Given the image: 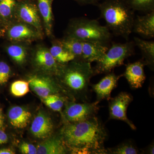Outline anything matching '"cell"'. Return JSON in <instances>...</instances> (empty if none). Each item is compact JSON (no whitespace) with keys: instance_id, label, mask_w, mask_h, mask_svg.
Segmentation results:
<instances>
[{"instance_id":"836d02e7","label":"cell","mask_w":154,"mask_h":154,"mask_svg":"<svg viewBox=\"0 0 154 154\" xmlns=\"http://www.w3.org/2000/svg\"><path fill=\"white\" fill-rule=\"evenodd\" d=\"M14 151L10 149L4 148L0 149V154H14Z\"/></svg>"},{"instance_id":"6da1fadb","label":"cell","mask_w":154,"mask_h":154,"mask_svg":"<svg viewBox=\"0 0 154 154\" xmlns=\"http://www.w3.org/2000/svg\"><path fill=\"white\" fill-rule=\"evenodd\" d=\"M60 139L73 154H107L105 126L97 116L80 122L67 123L60 131Z\"/></svg>"},{"instance_id":"44dd1931","label":"cell","mask_w":154,"mask_h":154,"mask_svg":"<svg viewBox=\"0 0 154 154\" xmlns=\"http://www.w3.org/2000/svg\"><path fill=\"white\" fill-rule=\"evenodd\" d=\"M57 43L74 55L75 59H81L82 53V42L75 38L67 37L61 41L58 42Z\"/></svg>"},{"instance_id":"e575fe53","label":"cell","mask_w":154,"mask_h":154,"mask_svg":"<svg viewBox=\"0 0 154 154\" xmlns=\"http://www.w3.org/2000/svg\"><path fill=\"white\" fill-rule=\"evenodd\" d=\"M154 152V146L153 144L150 145L147 149V152L150 154H153Z\"/></svg>"},{"instance_id":"30bf717a","label":"cell","mask_w":154,"mask_h":154,"mask_svg":"<svg viewBox=\"0 0 154 154\" xmlns=\"http://www.w3.org/2000/svg\"><path fill=\"white\" fill-rule=\"evenodd\" d=\"M28 82L30 88L42 99L51 94H57L60 91L56 85L45 77L32 76L29 78Z\"/></svg>"},{"instance_id":"d6a6232c","label":"cell","mask_w":154,"mask_h":154,"mask_svg":"<svg viewBox=\"0 0 154 154\" xmlns=\"http://www.w3.org/2000/svg\"><path fill=\"white\" fill-rule=\"evenodd\" d=\"M5 126V117L3 114L2 109L0 107V129H3Z\"/></svg>"},{"instance_id":"4316f807","label":"cell","mask_w":154,"mask_h":154,"mask_svg":"<svg viewBox=\"0 0 154 154\" xmlns=\"http://www.w3.org/2000/svg\"><path fill=\"white\" fill-rule=\"evenodd\" d=\"M28 82L19 80L12 83L11 87V94L17 97L25 96L29 92Z\"/></svg>"},{"instance_id":"277c9868","label":"cell","mask_w":154,"mask_h":154,"mask_svg":"<svg viewBox=\"0 0 154 154\" xmlns=\"http://www.w3.org/2000/svg\"><path fill=\"white\" fill-rule=\"evenodd\" d=\"M68 37L82 42H97L107 44L112 34L106 26H102L96 19L83 18L75 20L70 25Z\"/></svg>"},{"instance_id":"f546056e","label":"cell","mask_w":154,"mask_h":154,"mask_svg":"<svg viewBox=\"0 0 154 154\" xmlns=\"http://www.w3.org/2000/svg\"><path fill=\"white\" fill-rule=\"evenodd\" d=\"M21 153L24 154H37V148L33 145L23 143L20 146Z\"/></svg>"},{"instance_id":"4dcf8cb0","label":"cell","mask_w":154,"mask_h":154,"mask_svg":"<svg viewBox=\"0 0 154 154\" xmlns=\"http://www.w3.org/2000/svg\"><path fill=\"white\" fill-rule=\"evenodd\" d=\"M8 135L4 131V130L0 129V146L8 143Z\"/></svg>"},{"instance_id":"ac0fdd59","label":"cell","mask_w":154,"mask_h":154,"mask_svg":"<svg viewBox=\"0 0 154 154\" xmlns=\"http://www.w3.org/2000/svg\"><path fill=\"white\" fill-rule=\"evenodd\" d=\"M38 11L43 18L48 35L51 33L52 27V3L53 0H36Z\"/></svg>"},{"instance_id":"52a82bcc","label":"cell","mask_w":154,"mask_h":154,"mask_svg":"<svg viewBox=\"0 0 154 154\" xmlns=\"http://www.w3.org/2000/svg\"><path fill=\"white\" fill-rule=\"evenodd\" d=\"M133 96L131 94L122 92L117 96L109 100V119L121 120L127 123L131 129L135 130L136 127L132 122L128 118L127 110L132 102Z\"/></svg>"},{"instance_id":"8992f818","label":"cell","mask_w":154,"mask_h":154,"mask_svg":"<svg viewBox=\"0 0 154 154\" xmlns=\"http://www.w3.org/2000/svg\"><path fill=\"white\" fill-rule=\"evenodd\" d=\"M99 101L83 103H69L63 113L64 119L67 123L85 121L96 116L99 109Z\"/></svg>"},{"instance_id":"d590c367","label":"cell","mask_w":154,"mask_h":154,"mask_svg":"<svg viewBox=\"0 0 154 154\" xmlns=\"http://www.w3.org/2000/svg\"><path fill=\"white\" fill-rule=\"evenodd\" d=\"M2 0H0V2H1V1H2Z\"/></svg>"},{"instance_id":"7a4b0ae2","label":"cell","mask_w":154,"mask_h":154,"mask_svg":"<svg viewBox=\"0 0 154 154\" xmlns=\"http://www.w3.org/2000/svg\"><path fill=\"white\" fill-rule=\"evenodd\" d=\"M97 5L110 32L128 41L135 16L126 0H104Z\"/></svg>"},{"instance_id":"2e32d148","label":"cell","mask_w":154,"mask_h":154,"mask_svg":"<svg viewBox=\"0 0 154 154\" xmlns=\"http://www.w3.org/2000/svg\"><path fill=\"white\" fill-rule=\"evenodd\" d=\"M37 154H66L67 150L60 137L53 138L44 141L37 146Z\"/></svg>"},{"instance_id":"f1b7e54d","label":"cell","mask_w":154,"mask_h":154,"mask_svg":"<svg viewBox=\"0 0 154 154\" xmlns=\"http://www.w3.org/2000/svg\"><path fill=\"white\" fill-rule=\"evenodd\" d=\"M10 66L4 62H0V85L5 84L8 81L11 75Z\"/></svg>"},{"instance_id":"5b68a950","label":"cell","mask_w":154,"mask_h":154,"mask_svg":"<svg viewBox=\"0 0 154 154\" xmlns=\"http://www.w3.org/2000/svg\"><path fill=\"white\" fill-rule=\"evenodd\" d=\"M135 46L134 42L132 41L113 43L103 58L96 62L93 68L95 75L109 73L115 68L122 65L125 59L133 55Z\"/></svg>"},{"instance_id":"d6986e66","label":"cell","mask_w":154,"mask_h":154,"mask_svg":"<svg viewBox=\"0 0 154 154\" xmlns=\"http://www.w3.org/2000/svg\"><path fill=\"white\" fill-rule=\"evenodd\" d=\"M8 36L12 40H22L33 38L36 36V34L32 29L26 25H17L9 30Z\"/></svg>"},{"instance_id":"83f0119b","label":"cell","mask_w":154,"mask_h":154,"mask_svg":"<svg viewBox=\"0 0 154 154\" xmlns=\"http://www.w3.org/2000/svg\"><path fill=\"white\" fill-rule=\"evenodd\" d=\"M16 5V0H2L0 2V15L4 18L9 17Z\"/></svg>"},{"instance_id":"7c38bea8","label":"cell","mask_w":154,"mask_h":154,"mask_svg":"<svg viewBox=\"0 0 154 154\" xmlns=\"http://www.w3.org/2000/svg\"><path fill=\"white\" fill-rule=\"evenodd\" d=\"M53 130V124L51 118L43 112H38L30 127L32 134L38 138H46L52 134Z\"/></svg>"},{"instance_id":"484cf974","label":"cell","mask_w":154,"mask_h":154,"mask_svg":"<svg viewBox=\"0 0 154 154\" xmlns=\"http://www.w3.org/2000/svg\"><path fill=\"white\" fill-rule=\"evenodd\" d=\"M8 54L16 62L22 64L25 61L26 52L25 48L19 45H11L8 47Z\"/></svg>"},{"instance_id":"cb8c5ba5","label":"cell","mask_w":154,"mask_h":154,"mask_svg":"<svg viewBox=\"0 0 154 154\" xmlns=\"http://www.w3.org/2000/svg\"><path fill=\"white\" fill-rule=\"evenodd\" d=\"M134 11L149 13L154 11V0H126Z\"/></svg>"},{"instance_id":"5bb4252c","label":"cell","mask_w":154,"mask_h":154,"mask_svg":"<svg viewBox=\"0 0 154 154\" xmlns=\"http://www.w3.org/2000/svg\"><path fill=\"white\" fill-rule=\"evenodd\" d=\"M133 31L147 38L154 37V11L135 17Z\"/></svg>"},{"instance_id":"4fadbf2b","label":"cell","mask_w":154,"mask_h":154,"mask_svg":"<svg viewBox=\"0 0 154 154\" xmlns=\"http://www.w3.org/2000/svg\"><path fill=\"white\" fill-rule=\"evenodd\" d=\"M37 6L29 1L20 3L18 6V12L20 19L39 30H41V26Z\"/></svg>"},{"instance_id":"d4e9b609","label":"cell","mask_w":154,"mask_h":154,"mask_svg":"<svg viewBox=\"0 0 154 154\" xmlns=\"http://www.w3.org/2000/svg\"><path fill=\"white\" fill-rule=\"evenodd\" d=\"M43 101L45 104L51 110L61 112L64 105L65 99L59 95L54 94L43 98Z\"/></svg>"},{"instance_id":"7402d4cb","label":"cell","mask_w":154,"mask_h":154,"mask_svg":"<svg viewBox=\"0 0 154 154\" xmlns=\"http://www.w3.org/2000/svg\"><path fill=\"white\" fill-rule=\"evenodd\" d=\"M50 52L56 61L60 63H68L75 59L74 55L58 43L51 48Z\"/></svg>"},{"instance_id":"8fae6325","label":"cell","mask_w":154,"mask_h":154,"mask_svg":"<svg viewBox=\"0 0 154 154\" xmlns=\"http://www.w3.org/2000/svg\"><path fill=\"white\" fill-rule=\"evenodd\" d=\"M109 49L107 44L97 42H82L81 59L91 63L99 61L104 57Z\"/></svg>"},{"instance_id":"9a60e30c","label":"cell","mask_w":154,"mask_h":154,"mask_svg":"<svg viewBox=\"0 0 154 154\" xmlns=\"http://www.w3.org/2000/svg\"><path fill=\"white\" fill-rule=\"evenodd\" d=\"M8 117L12 126L22 129L26 127L29 124L31 114L24 107L16 106L9 109Z\"/></svg>"},{"instance_id":"9c48e42d","label":"cell","mask_w":154,"mask_h":154,"mask_svg":"<svg viewBox=\"0 0 154 154\" xmlns=\"http://www.w3.org/2000/svg\"><path fill=\"white\" fill-rule=\"evenodd\" d=\"M145 66L146 64L143 59L127 65L125 72L122 75L133 89L142 87L146 79L144 71Z\"/></svg>"},{"instance_id":"ffe728a7","label":"cell","mask_w":154,"mask_h":154,"mask_svg":"<svg viewBox=\"0 0 154 154\" xmlns=\"http://www.w3.org/2000/svg\"><path fill=\"white\" fill-rule=\"evenodd\" d=\"M35 60L39 66L58 71V67L56 61L50 52L47 50L40 49L37 51L35 56Z\"/></svg>"},{"instance_id":"1f68e13d","label":"cell","mask_w":154,"mask_h":154,"mask_svg":"<svg viewBox=\"0 0 154 154\" xmlns=\"http://www.w3.org/2000/svg\"><path fill=\"white\" fill-rule=\"evenodd\" d=\"M84 5H98L99 0H76Z\"/></svg>"},{"instance_id":"e0dca14e","label":"cell","mask_w":154,"mask_h":154,"mask_svg":"<svg viewBox=\"0 0 154 154\" xmlns=\"http://www.w3.org/2000/svg\"><path fill=\"white\" fill-rule=\"evenodd\" d=\"M135 45L140 49L146 66L153 69L154 66V42L148 41L134 37Z\"/></svg>"},{"instance_id":"603a6c76","label":"cell","mask_w":154,"mask_h":154,"mask_svg":"<svg viewBox=\"0 0 154 154\" xmlns=\"http://www.w3.org/2000/svg\"><path fill=\"white\" fill-rule=\"evenodd\" d=\"M107 154H137L140 153L137 148L131 142H126L119 145L107 148Z\"/></svg>"},{"instance_id":"3957f363","label":"cell","mask_w":154,"mask_h":154,"mask_svg":"<svg viewBox=\"0 0 154 154\" xmlns=\"http://www.w3.org/2000/svg\"><path fill=\"white\" fill-rule=\"evenodd\" d=\"M63 82L71 91L82 96L85 102L89 99L90 80L95 75L91 63L82 59L64 70Z\"/></svg>"},{"instance_id":"ba28073f","label":"cell","mask_w":154,"mask_h":154,"mask_svg":"<svg viewBox=\"0 0 154 154\" xmlns=\"http://www.w3.org/2000/svg\"><path fill=\"white\" fill-rule=\"evenodd\" d=\"M123 75H117L114 73H109L96 84L91 85L96 95L97 100L105 99L109 101L111 99V93L116 87L119 80Z\"/></svg>"}]
</instances>
